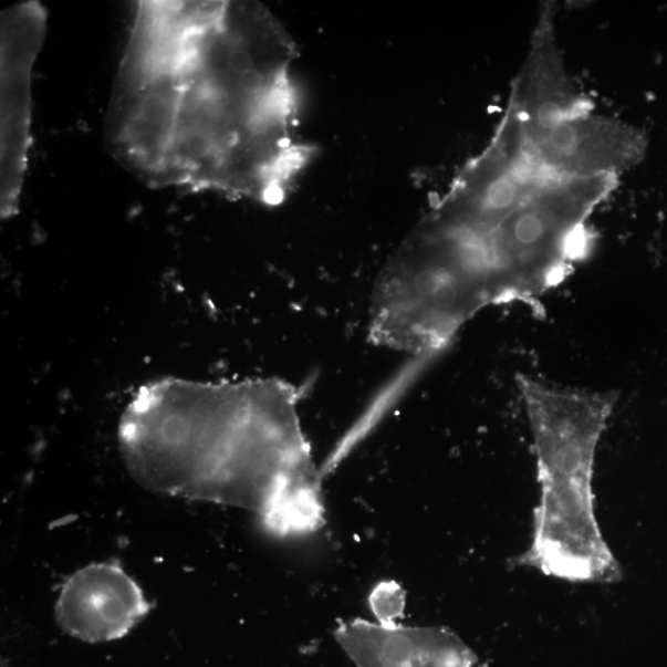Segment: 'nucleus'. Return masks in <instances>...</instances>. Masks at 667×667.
<instances>
[{
  "label": "nucleus",
  "mask_w": 667,
  "mask_h": 667,
  "mask_svg": "<svg viewBox=\"0 0 667 667\" xmlns=\"http://www.w3.org/2000/svg\"><path fill=\"white\" fill-rule=\"evenodd\" d=\"M517 385L532 427L540 500L531 546L515 564L576 584H616L623 571L602 535L592 483L618 395L555 388L525 375Z\"/></svg>",
  "instance_id": "7ed1b4c3"
},
{
  "label": "nucleus",
  "mask_w": 667,
  "mask_h": 667,
  "mask_svg": "<svg viewBox=\"0 0 667 667\" xmlns=\"http://www.w3.org/2000/svg\"><path fill=\"white\" fill-rule=\"evenodd\" d=\"M402 597L399 591H385V586H381V591H376L374 597V607L379 622H394L402 609Z\"/></svg>",
  "instance_id": "9d476101"
},
{
  "label": "nucleus",
  "mask_w": 667,
  "mask_h": 667,
  "mask_svg": "<svg viewBox=\"0 0 667 667\" xmlns=\"http://www.w3.org/2000/svg\"><path fill=\"white\" fill-rule=\"evenodd\" d=\"M300 390L279 378H163L126 406L119 444L144 489L241 508L274 536L325 523L323 472L299 415Z\"/></svg>",
  "instance_id": "f03ea898"
},
{
  "label": "nucleus",
  "mask_w": 667,
  "mask_h": 667,
  "mask_svg": "<svg viewBox=\"0 0 667 667\" xmlns=\"http://www.w3.org/2000/svg\"><path fill=\"white\" fill-rule=\"evenodd\" d=\"M39 2L9 7L0 21V211L18 213L31 146V79L46 31Z\"/></svg>",
  "instance_id": "39448f33"
},
{
  "label": "nucleus",
  "mask_w": 667,
  "mask_h": 667,
  "mask_svg": "<svg viewBox=\"0 0 667 667\" xmlns=\"http://www.w3.org/2000/svg\"><path fill=\"white\" fill-rule=\"evenodd\" d=\"M136 582L115 563L91 564L63 584L55 606L59 627L87 643L121 639L150 612Z\"/></svg>",
  "instance_id": "6e6552de"
},
{
  "label": "nucleus",
  "mask_w": 667,
  "mask_h": 667,
  "mask_svg": "<svg viewBox=\"0 0 667 667\" xmlns=\"http://www.w3.org/2000/svg\"><path fill=\"white\" fill-rule=\"evenodd\" d=\"M334 638L355 667H475L478 656L458 634L442 627L394 622H338Z\"/></svg>",
  "instance_id": "1a4fd4ad"
},
{
  "label": "nucleus",
  "mask_w": 667,
  "mask_h": 667,
  "mask_svg": "<svg viewBox=\"0 0 667 667\" xmlns=\"http://www.w3.org/2000/svg\"><path fill=\"white\" fill-rule=\"evenodd\" d=\"M619 176H545L489 235L475 236L494 272L499 304L534 303L563 283L592 247L587 221Z\"/></svg>",
  "instance_id": "20e7f679"
},
{
  "label": "nucleus",
  "mask_w": 667,
  "mask_h": 667,
  "mask_svg": "<svg viewBox=\"0 0 667 667\" xmlns=\"http://www.w3.org/2000/svg\"><path fill=\"white\" fill-rule=\"evenodd\" d=\"M522 139L527 160L559 177L619 176L639 164L647 150L638 128L595 113Z\"/></svg>",
  "instance_id": "423d86ee"
},
{
  "label": "nucleus",
  "mask_w": 667,
  "mask_h": 667,
  "mask_svg": "<svg viewBox=\"0 0 667 667\" xmlns=\"http://www.w3.org/2000/svg\"><path fill=\"white\" fill-rule=\"evenodd\" d=\"M556 13L555 2L540 7L523 70L508 101L517 113L524 139L595 110L566 70L556 38Z\"/></svg>",
  "instance_id": "0eeeda50"
},
{
  "label": "nucleus",
  "mask_w": 667,
  "mask_h": 667,
  "mask_svg": "<svg viewBox=\"0 0 667 667\" xmlns=\"http://www.w3.org/2000/svg\"><path fill=\"white\" fill-rule=\"evenodd\" d=\"M294 41L257 2H139L105 143L153 188L277 206L314 155L299 128Z\"/></svg>",
  "instance_id": "f257e3e1"
}]
</instances>
